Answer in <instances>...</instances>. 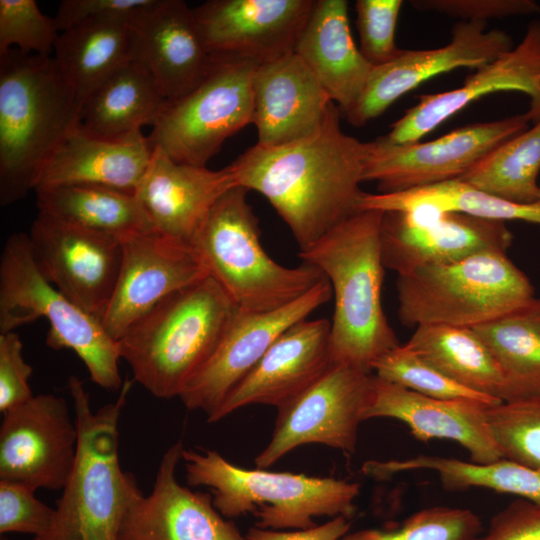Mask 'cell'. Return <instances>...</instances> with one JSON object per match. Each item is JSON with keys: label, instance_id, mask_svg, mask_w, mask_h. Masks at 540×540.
<instances>
[{"label": "cell", "instance_id": "5", "mask_svg": "<svg viewBox=\"0 0 540 540\" xmlns=\"http://www.w3.org/2000/svg\"><path fill=\"white\" fill-rule=\"evenodd\" d=\"M133 383L126 378L117 399L93 411L83 381L69 377L79 432L75 464L49 528L32 540H118L137 484L119 460V420Z\"/></svg>", "mask_w": 540, "mask_h": 540}, {"label": "cell", "instance_id": "3", "mask_svg": "<svg viewBox=\"0 0 540 540\" xmlns=\"http://www.w3.org/2000/svg\"><path fill=\"white\" fill-rule=\"evenodd\" d=\"M82 102L52 56L0 55V204L34 191L39 174L79 123Z\"/></svg>", "mask_w": 540, "mask_h": 540}, {"label": "cell", "instance_id": "30", "mask_svg": "<svg viewBox=\"0 0 540 540\" xmlns=\"http://www.w3.org/2000/svg\"><path fill=\"white\" fill-rule=\"evenodd\" d=\"M132 15L91 18L59 34L53 59L81 102L130 60Z\"/></svg>", "mask_w": 540, "mask_h": 540}, {"label": "cell", "instance_id": "37", "mask_svg": "<svg viewBox=\"0 0 540 540\" xmlns=\"http://www.w3.org/2000/svg\"><path fill=\"white\" fill-rule=\"evenodd\" d=\"M486 419L503 458L540 470V394L489 406Z\"/></svg>", "mask_w": 540, "mask_h": 540}, {"label": "cell", "instance_id": "13", "mask_svg": "<svg viewBox=\"0 0 540 540\" xmlns=\"http://www.w3.org/2000/svg\"><path fill=\"white\" fill-rule=\"evenodd\" d=\"M380 239L384 267L401 275L486 251L506 252L513 235L502 221L418 206L383 212Z\"/></svg>", "mask_w": 540, "mask_h": 540}, {"label": "cell", "instance_id": "48", "mask_svg": "<svg viewBox=\"0 0 540 540\" xmlns=\"http://www.w3.org/2000/svg\"><path fill=\"white\" fill-rule=\"evenodd\" d=\"M0 540H11L5 534L0 535Z\"/></svg>", "mask_w": 540, "mask_h": 540}, {"label": "cell", "instance_id": "46", "mask_svg": "<svg viewBox=\"0 0 540 540\" xmlns=\"http://www.w3.org/2000/svg\"><path fill=\"white\" fill-rule=\"evenodd\" d=\"M152 0H62L53 17L61 33L88 19L111 14H134Z\"/></svg>", "mask_w": 540, "mask_h": 540}, {"label": "cell", "instance_id": "16", "mask_svg": "<svg viewBox=\"0 0 540 540\" xmlns=\"http://www.w3.org/2000/svg\"><path fill=\"white\" fill-rule=\"evenodd\" d=\"M331 298L332 288L324 277L306 294L277 310L238 309L210 358L180 393L182 403L189 410L212 414L286 329Z\"/></svg>", "mask_w": 540, "mask_h": 540}, {"label": "cell", "instance_id": "4", "mask_svg": "<svg viewBox=\"0 0 540 540\" xmlns=\"http://www.w3.org/2000/svg\"><path fill=\"white\" fill-rule=\"evenodd\" d=\"M238 306L210 275L175 291L118 340L133 380L160 399L179 397L210 358Z\"/></svg>", "mask_w": 540, "mask_h": 540}, {"label": "cell", "instance_id": "17", "mask_svg": "<svg viewBox=\"0 0 540 540\" xmlns=\"http://www.w3.org/2000/svg\"><path fill=\"white\" fill-rule=\"evenodd\" d=\"M527 95L531 124L540 119V19L531 21L519 44L476 69L455 89L419 96V101L378 139L400 145L420 141L429 132L480 98L497 92Z\"/></svg>", "mask_w": 540, "mask_h": 540}, {"label": "cell", "instance_id": "7", "mask_svg": "<svg viewBox=\"0 0 540 540\" xmlns=\"http://www.w3.org/2000/svg\"><path fill=\"white\" fill-rule=\"evenodd\" d=\"M247 192L235 186L224 193L190 245L208 275L225 289L240 310L268 312L297 300L324 275L304 262L298 267H284L267 254Z\"/></svg>", "mask_w": 540, "mask_h": 540}, {"label": "cell", "instance_id": "15", "mask_svg": "<svg viewBox=\"0 0 540 540\" xmlns=\"http://www.w3.org/2000/svg\"><path fill=\"white\" fill-rule=\"evenodd\" d=\"M2 414L0 480L36 490H62L72 473L79 439L65 399L38 394Z\"/></svg>", "mask_w": 540, "mask_h": 540}, {"label": "cell", "instance_id": "40", "mask_svg": "<svg viewBox=\"0 0 540 540\" xmlns=\"http://www.w3.org/2000/svg\"><path fill=\"white\" fill-rule=\"evenodd\" d=\"M59 34L36 1L0 0V55L16 48L25 55L51 56Z\"/></svg>", "mask_w": 540, "mask_h": 540}, {"label": "cell", "instance_id": "14", "mask_svg": "<svg viewBox=\"0 0 540 540\" xmlns=\"http://www.w3.org/2000/svg\"><path fill=\"white\" fill-rule=\"evenodd\" d=\"M28 238L46 280L101 322L118 280L122 240L43 213Z\"/></svg>", "mask_w": 540, "mask_h": 540}, {"label": "cell", "instance_id": "25", "mask_svg": "<svg viewBox=\"0 0 540 540\" xmlns=\"http://www.w3.org/2000/svg\"><path fill=\"white\" fill-rule=\"evenodd\" d=\"M153 149L134 194L155 231L190 244L216 201L237 186L235 175L230 165L211 170L178 163Z\"/></svg>", "mask_w": 540, "mask_h": 540}, {"label": "cell", "instance_id": "47", "mask_svg": "<svg viewBox=\"0 0 540 540\" xmlns=\"http://www.w3.org/2000/svg\"><path fill=\"white\" fill-rule=\"evenodd\" d=\"M349 518L336 516L322 525L297 531H280L251 527L245 540H340L350 529Z\"/></svg>", "mask_w": 540, "mask_h": 540}, {"label": "cell", "instance_id": "20", "mask_svg": "<svg viewBox=\"0 0 540 540\" xmlns=\"http://www.w3.org/2000/svg\"><path fill=\"white\" fill-rule=\"evenodd\" d=\"M513 47L510 35L500 29L487 30L485 22L460 21L445 46L404 50L394 61L373 67L360 99L345 118L353 126H363L424 81L458 68L478 69Z\"/></svg>", "mask_w": 540, "mask_h": 540}, {"label": "cell", "instance_id": "18", "mask_svg": "<svg viewBox=\"0 0 540 540\" xmlns=\"http://www.w3.org/2000/svg\"><path fill=\"white\" fill-rule=\"evenodd\" d=\"M208 276L188 243L155 230L122 240V261L112 297L101 318L117 341L161 300Z\"/></svg>", "mask_w": 540, "mask_h": 540}, {"label": "cell", "instance_id": "6", "mask_svg": "<svg viewBox=\"0 0 540 540\" xmlns=\"http://www.w3.org/2000/svg\"><path fill=\"white\" fill-rule=\"evenodd\" d=\"M182 462L187 484L209 488L222 516L252 514L262 529L302 530L316 526L315 517L349 518L360 491L358 483L332 477L241 468L215 450L184 448Z\"/></svg>", "mask_w": 540, "mask_h": 540}, {"label": "cell", "instance_id": "36", "mask_svg": "<svg viewBox=\"0 0 540 540\" xmlns=\"http://www.w3.org/2000/svg\"><path fill=\"white\" fill-rule=\"evenodd\" d=\"M540 119L503 143L458 180L517 203L540 200Z\"/></svg>", "mask_w": 540, "mask_h": 540}, {"label": "cell", "instance_id": "32", "mask_svg": "<svg viewBox=\"0 0 540 540\" xmlns=\"http://www.w3.org/2000/svg\"><path fill=\"white\" fill-rule=\"evenodd\" d=\"M404 345L460 385L498 402L509 401L503 372L472 328L422 325Z\"/></svg>", "mask_w": 540, "mask_h": 540}, {"label": "cell", "instance_id": "42", "mask_svg": "<svg viewBox=\"0 0 540 540\" xmlns=\"http://www.w3.org/2000/svg\"><path fill=\"white\" fill-rule=\"evenodd\" d=\"M33 487L0 480V534L24 533L33 537L50 526L54 508L36 498Z\"/></svg>", "mask_w": 540, "mask_h": 540}, {"label": "cell", "instance_id": "33", "mask_svg": "<svg viewBox=\"0 0 540 540\" xmlns=\"http://www.w3.org/2000/svg\"><path fill=\"white\" fill-rule=\"evenodd\" d=\"M430 470L444 488L459 490L486 488L519 496L540 504V470L501 458L491 463H474L434 455H418L405 460L368 461L363 472L376 479H388L400 472Z\"/></svg>", "mask_w": 540, "mask_h": 540}, {"label": "cell", "instance_id": "39", "mask_svg": "<svg viewBox=\"0 0 540 540\" xmlns=\"http://www.w3.org/2000/svg\"><path fill=\"white\" fill-rule=\"evenodd\" d=\"M482 532L471 510L434 506L419 510L395 528H368L347 533L340 540H472Z\"/></svg>", "mask_w": 540, "mask_h": 540}, {"label": "cell", "instance_id": "43", "mask_svg": "<svg viewBox=\"0 0 540 540\" xmlns=\"http://www.w3.org/2000/svg\"><path fill=\"white\" fill-rule=\"evenodd\" d=\"M411 3L421 11L485 23L489 19L540 12V5L533 0H415Z\"/></svg>", "mask_w": 540, "mask_h": 540}, {"label": "cell", "instance_id": "27", "mask_svg": "<svg viewBox=\"0 0 540 540\" xmlns=\"http://www.w3.org/2000/svg\"><path fill=\"white\" fill-rule=\"evenodd\" d=\"M295 52L345 117L360 99L373 70L353 40L348 2L315 0Z\"/></svg>", "mask_w": 540, "mask_h": 540}, {"label": "cell", "instance_id": "22", "mask_svg": "<svg viewBox=\"0 0 540 540\" xmlns=\"http://www.w3.org/2000/svg\"><path fill=\"white\" fill-rule=\"evenodd\" d=\"M130 31V60L150 75L169 103L207 76L212 56L186 2L152 0L132 15Z\"/></svg>", "mask_w": 540, "mask_h": 540}, {"label": "cell", "instance_id": "38", "mask_svg": "<svg viewBox=\"0 0 540 540\" xmlns=\"http://www.w3.org/2000/svg\"><path fill=\"white\" fill-rule=\"evenodd\" d=\"M373 371L380 379L427 397L472 400L487 405L501 403L455 382L405 345H399L381 356L374 363Z\"/></svg>", "mask_w": 540, "mask_h": 540}, {"label": "cell", "instance_id": "31", "mask_svg": "<svg viewBox=\"0 0 540 540\" xmlns=\"http://www.w3.org/2000/svg\"><path fill=\"white\" fill-rule=\"evenodd\" d=\"M39 213L124 240L154 230L135 194L94 184L40 186Z\"/></svg>", "mask_w": 540, "mask_h": 540}, {"label": "cell", "instance_id": "44", "mask_svg": "<svg viewBox=\"0 0 540 540\" xmlns=\"http://www.w3.org/2000/svg\"><path fill=\"white\" fill-rule=\"evenodd\" d=\"M32 367L23 357V344L14 331L0 333V411L14 408L32 398L29 379Z\"/></svg>", "mask_w": 540, "mask_h": 540}, {"label": "cell", "instance_id": "35", "mask_svg": "<svg viewBox=\"0 0 540 540\" xmlns=\"http://www.w3.org/2000/svg\"><path fill=\"white\" fill-rule=\"evenodd\" d=\"M472 329L503 372L509 401L540 394V298Z\"/></svg>", "mask_w": 540, "mask_h": 540}, {"label": "cell", "instance_id": "1", "mask_svg": "<svg viewBox=\"0 0 540 540\" xmlns=\"http://www.w3.org/2000/svg\"><path fill=\"white\" fill-rule=\"evenodd\" d=\"M333 103L320 128L276 147L254 145L229 164L237 186L263 195L300 251L358 212L367 142L343 132Z\"/></svg>", "mask_w": 540, "mask_h": 540}, {"label": "cell", "instance_id": "12", "mask_svg": "<svg viewBox=\"0 0 540 540\" xmlns=\"http://www.w3.org/2000/svg\"><path fill=\"white\" fill-rule=\"evenodd\" d=\"M372 383V373L333 364L306 390L277 408L271 440L256 456V467L268 468L305 444L354 453Z\"/></svg>", "mask_w": 540, "mask_h": 540}, {"label": "cell", "instance_id": "28", "mask_svg": "<svg viewBox=\"0 0 540 540\" xmlns=\"http://www.w3.org/2000/svg\"><path fill=\"white\" fill-rule=\"evenodd\" d=\"M153 150L143 133L124 141H107L76 129L47 160L35 188L94 184L134 193L150 165Z\"/></svg>", "mask_w": 540, "mask_h": 540}, {"label": "cell", "instance_id": "11", "mask_svg": "<svg viewBox=\"0 0 540 540\" xmlns=\"http://www.w3.org/2000/svg\"><path fill=\"white\" fill-rule=\"evenodd\" d=\"M524 114L469 124L427 142H367L363 182L381 193L401 192L461 178L506 141L525 131Z\"/></svg>", "mask_w": 540, "mask_h": 540}, {"label": "cell", "instance_id": "41", "mask_svg": "<svg viewBox=\"0 0 540 540\" xmlns=\"http://www.w3.org/2000/svg\"><path fill=\"white\" fill-rule=\"evenodd\" d=\"M402 5V0L355 2L359 50L373 67L390 63L404 52L395 42V30Z\"/></svg>", "mask_w": 540, "mask_h": 540}, {"label": "cell", "instance_id": "34", "mask_svg": "<svg viewBox=\"0 0 540 540\" xmlns=\"http://www.w3.org/2000/svg\"><path fill=\"white\" fill-rule=\"evenodd\" d=\"M429 206L497 220L524 221L540 225V200L517 203L479 190L464 181L451 180L393 193H363L358 210L404 211Z\"/></svg>", "mask_w": 540, "mask_h": 540}, {"label": "cell", "instance_id": "24", "mask_svg": "<svg viewBox=\"0 0 540 540\" xmlns=\"http://www.w3.org/2000/svg\"><path fill=\"white\" fill-rule=\"evenodd\" d=\"M334 102L296 53L256 66L253 118L261 147H276L316 132Z\"/></svg>", "mask_w": 540, "mask_h": 540}, {"label": "cell", "instance_id": "29", "mask_svg": "<svg viewBox=\"0 0 540 540\" xmlns=\"http://www.w3.org/2000/svg\"><path fill=\"white\" fill-rule=\"evenodd\" d=\"M168 101L150 75L129 60L97 86L82 102L78 130L107 141H124L154 127Z\"/></svg>", "mask_w": 540, "mask_h": 540}, {"label": "cell", "instance_id": "45", "mask_svg": "<svg viewBox=\"0 0 540 540\" xmlns=\"http://www.w3.org/2000/svg\"><path fill=\"white\" fill-rule=\"evenodd\" d=\"M472 540H540V504L513 501L495 514L484 534Z\"/></svg>", "mask_w": 540, "mask_h": 540}, {"label": "cell", "instance_id": "19", "mask_svg": "<svg viewBox=\"0 0 540 540\" xmlns=\"http://www.w3.org/2000/svg\"><path fill=\"white\" fill-rule=\"evenodd\" d=\"M182 439L163 454L149 495L132 489L118 540H245L214 507L211 493L192 491L176 478Z\"/></svg>", "mask_w": 540, "mask_h": 540}, {"label": "cell", "instance_id": "23", "mask_svg": "<svg viewBox=\"0 0 540 540\" xmlns=\"http://www.w3.org/2000/svg\"><path fill=\"white\" fill-rule=\"evenodd\" d=\"M329 320H301L286 329L249 374L209 416L217 422L251 405L276 408L306 390L332 365Z\"/></svg>", "mask_w": 540, "mask_h": 540}, {"label": "cell", "instance_id": "8", "mask_svg": "<svg viewBox=\"0 0 540 540\" xmlns=\"http://www.w3.org/2000/svg\"><path fill=\"white\" fill-rule=\"evenodd\" d=\"M398 318L407 327L474 328L530 304L529 278L503 251L397 275Z\"/></svg>", "mask_w": 540, "mask_h": 540}, {"label": "cell", "instance_id": "26", "mask_svg": "<svg viewBox=\"0 0 540 540\" xmlns=\"http://www.w3.org/2000/svg\"><path fill=\"white\" fill-rule=\"evenodd\" d=\"M489 406L472 400L427 397L373 375L364 420L397 419L417 440H451L467 450L472 462L491 463L503 457L488 428Z\"/></svg>", "mask_w": 540, "mask_h": 540}, {"label": "cell", "instance_id": "2", "mask_svg": "<svg viewBox=\"0 0 540 540\" xmlns=\"http://www.w3.org/2000/svg\"><path fill=\"white\" fill-rule=\"evenodd\" d=\"M382 216L377 210L358 211L299 253L332 288L333 364L367 373L373 372L381 356L400 345L382 306Z\"/></svg>", "mask_w": 540, "mask_h": 540}, {"label": "cell", "instance_id": "21", "mask_svg": "<svg viewBox=\"0 0 540 540\" xmlns=\"http://www.w3.org/2000/svg\"><path fill=\"white\" fill-rule=\"evenodd\" d=\"M315 0H210L193 9L210 54L263 64L295 52Z\"/></svg>", "mask_w": 540, "mask_h": 540}, {"label": "cell", "instance_id": "10", "mask_svg": "<svg viewBox=\"0 0 540 540\" xmlns=\"http://www.w3.org/2000/svg\"><path fill=\"white\" fill-rule=\"evenodd\" d=\"M205 79L186 96L168 103L148 136L152 147L178 163L206 166L225 140L253 118V75L258 64L211 54Z\"/></svg>", "mask_w": 540, "mask_h": 540}, {"label": "cell", "instance_id": "9", "mask_svg": "<svg viewBox=\"0 0 540 540\" xmlns=\"http://www.w3.org/2000/svg\"><path fill=\"white\" fill-rule=\"evenodd\" d=\"M44 317L50 329L46 344L74 351L91 380L108 391H120L117 341L101 322L63 295L41 273L28 235H11L0 259V333Z\"/></svg>", "mask_w": 540, "mask_h": 540}]
</instances>
